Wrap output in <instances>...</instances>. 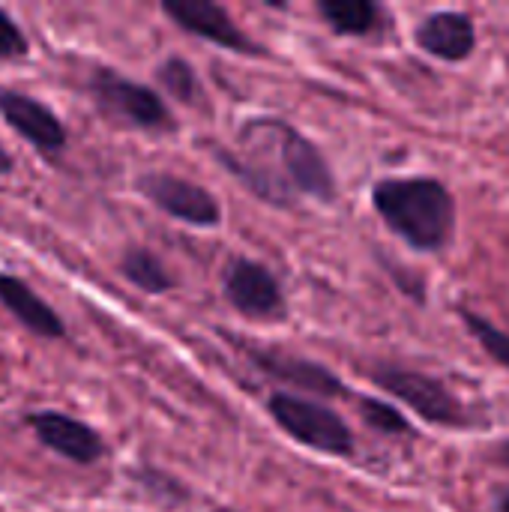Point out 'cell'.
<instances>
[{"label":"cell","mask_w":509,"mask_h":512,"mask_svg":"<svg viewBox=\"0 0 509 512\" xmlns=\"http://www.w3.org/2000/svg\"><path fill=\"white\" fill-rule=\"evenodd\" d=\"M237 141L240 156L282 180L294 195H306L321 204L336 201L339 186L327 156L285 117H249L237 132Z\"/></svg>","instance_id":"6da1fadb"},{"label":"cell","mask_w":509,"mask_h":512,"mask_svg":"<svg viewBox=\"0 0 509 512\" xmlns=\"http://www.w3.org/2000/svg\"><path fill=\"white\" fill-rule=\"evenodd\" d=\"M213 156H216V162H222L225 171H228L231 177H237L255 198L267 201L270 207H282V210L294 207V192H291L282 180H276L273 174H267L261 165H255V162H249L246 156H240V153H234V150H225V147H216Z\"/></svg>","instance_id":"5bb4252c"},{"label":"cell","mask_w":509,"mask_h":512,"mask_svg":"<svg viewBox=\"0 0 509 512\" xmlns=\"http://www.w3.org/2000/svg\"><path fill=\"white\" fill-rule=\"evenodd\" d=\"M120 276L138 288L141 294H150V297H162V294H171L177 279L171 276V270L165 267V261L147 249V246H126L123 255H120V264H117Z\"/></svg>","instance_id":"9a60e30c"},{"label":"cell","mask_w":509,"mask_h":512,"mask_svg":"<svg viewBox=\"0 0 509 512\" xmlns=\"http://www.w3.org/2000/svg\"><path fill=\"white\" fill-rule=\"evenodd\" d=\"M372 207L414 252H441L453 240L456 201L435 177H384L372 186Z\"/></svg>","instance_id":"7a4b0ae2"},{"label":"cell","mask_w":509,"mask_h":512,"mask_svg":"<svg viewBox=\"0 0 509 512\" xmlns=\"http://www.w3.org/2000/svg\"><path fill=\"white\" fill-rule=\"evenodd\" d=\"M0 117L42 159H57L69 147V129L63 117L48 102H42L27 90L0 84Z\"/></svg>","instance_id":"52a82bcc"},{"label":"cell","mask_w":509,"mask_h":512,"mask_svg":"<svg viewBox=\"0 0 509 512\" xmlns=\"http://www.w3.org/2000/svg\"><path fill=\"white\" fill-rule=\"evenodd\" d=\"M372 384H378L387 396L408 405L420 420L444 429H462L471 423L468 405L435 375L420 369H408L399 363H375L369 366Z\"/></svg>","instance_id":"277c9868"},{"label":"cell","mask_w":509,"mask_h":512,"mask_svg":"<svg viewBox=\"0 0 509 512\" xmlns=\"http://www.w3.org/2000/svg\"><path fill=\"white\" fill-rule=\"evenodd\" d=\"M87 96L93 108L114 126L150 135L177 132V120L162 93L123 75L114 66H93L87 75Z\"/></svg>","instance_id":"3957f363"},{"label":"cell","mask_w":509,"mask_h":512,"mask_svg":"<svg viewBox=\"0 0 509 512\" xmlns=\"http://www.w3.org/2000/svg\"><path fill=\"white\" fill-rule=\"evenodd\" d=\"M222 294L225 300L252 321H285V294L273 270L255 258H234L222 273Z\"/></svg>","instance_id":"9c48e42d"},{"label":"cell","mask_w":509,"mask_h":512,"mask_svg":"<svg viewBox=\"0 0 509 512\" xmlns=\"http://www.w3.org/2000/svg\"><path fill=\"white\" fill-rule=\"evenodd\" d=\"M24 426L30 429V435L36 438L39 447H45L48 453H54L78 468H90L108 456L105 438L90 423H84L72 414L45 408V411L27 414Z\"/></svg>","instance_id":"30bf717a"},{"label":"cell","mask_w":509,"mask_h":512,"mask_svg":"<svg viewBox=\"0 0 509 512\" xmlns=\"http://www.w3.org/2000/svg\"><path fill=\"white\" fill-rule=\"evenodd\" d=\"M0 306L36 339L45 342H63L69 336L66 321L54 312L48 300H42L30 282H24L15 273H0Z\"/></svg>","instance_id":"4fadbf2b"},{"label":"cell","mask_w":509,"mask_h":512,"mask_svg":"<svg viewBox=\"0 0 509 512\" xmlns=\"http://www.w3.org/2000/svg\"><path fill=\"white\" fill-rule=\"evenodd\" d=\"M414 42L420 51H426L435 60L462 63L477 51V24L468 12L459 9L429 12L414 27Z\"/></svg>","instance_id":"7c38bea8"},{"label":"cell","mask_w":509,"mask_h":512,"mask_svg":"<svg viewBox=\"0 0 509 512\" xmlns=\"http://www.w3.org/2000/svg\"><path fill=\"white\" fill-rule=\"evenodd\" d=\"M360 417H363V423H366L372 432H378V435H390V438H408V435H411L408 417H405L399 408H393L390 402H384V399L363 396V399H360Z\"/></svg>","instance_id":"d6986e66"},{"label":"cell","mask_w":509,"mask_h":512,"mask_svg":"<svg viewBox=\"0 0 509 512\" xmlns=\"http://www.w3.org/2000/svg\"><path fill=\"white\" fill-rule=\"evenodd\" d=\"M132 483L141 486L150 498L165 501V504H177V501H183V498L189 495V492L180 486L177 477H171V474H165V471H156V468H138V471H132Z\"/></svg>","instance_id":"ffe728a7"},{"label":"cell","mask_w":509,"mask_h":512,"mask_svg":"<svg viewBox=\"0 0 509 512\" xmlns=\"http://www.w3.org/2000/svg\"><path fill=\"white\" fill-rule=\"evenodd\" d=\"M267 414L273 423L300 447H309L324 456L348 459L357 450L351 426L327 405L303 399L297 393H270Z\"/></svg>","instance_id":"5b68a950"},{"label":"cell","mask_w":509,"mask_h":512,"mask_svg":"<svg viewBox=\"0 0 509 512\" xmlns=\"http://www.w3.org/2000/svg\"><path fill=\"white\" fill-rule=\"evenodd\" d=\"M249 363L255 369H261L264 375L282 381V384H291L297 390H306L312 396H321V399H342L348 396V387L339 375H333L327 366L315 363V360H306V357H297V354H285V351H273V348H249Z\"/></svg>","instance_id":"8fae6325"},{"label":"cell","mask_w":509,"mask_h":512,"mask_svg":"<svg viewBox=\"0 0 509 512\" xmlns=\"http://www.w3.org/2000/svg\"><path fill=\"white\" fill-rule=\"evenodd\" d=\"M213 512H237V510H231V507H216Z\"/></svg>","instance_id":"d4e9b609"},{"label":"cell","mask_w":509,"mask_h":512,"mask_svg":"<svg viewBox=\"0 0 509 512\" xmlns=\"http://www.w3.org/2000/svg\"><path fill=\"white\" fill-rule=\"evenodd\" d=\"M162 15L177 24L183 33L204 39L210 45H219L225 51L234 54H246V57H264L267 48L261 42H255L249 33L240 30V24L231 18V12L222 3L213 0H162L159 3Z\"/></svg>","instance_id":"ba28073f"},{"label":"cell","mask_w":509,"mask_h":512,"mask_svg":"<svg viewBox=\"0 0 509 512\" xmlns=\"http://www.w3.org/2000/svg\"><path fill=\"white\" fill-rule=\"evenodd\" d=\"M459 318H462V324L468 327V333L483 345V351L498 363V366H504L509 372V333L507 330H501V327H495L489 318H483V315H477V312H471L468 306H459Z\"/></svg>","instance_id":"ac0fdd59"},{"label":"cell","mask_w":509,"mask_h":512,"mask_svg":"<svg viewBox=\"0 0 509 512\" xmlns=\"http://www.w3.org/2000/svg\"><path fill=\"white\" fill-rule=\"evenodd\" d=\"M135 192L174 222H183L192 228H219L222 225L219 198L207 186L192 183L180 174L144 171L135 177Z\"/></svg>","instance_id":"8992f818"},{"label":"cell","mask_w":509,"mask_h":512,"mask_svg":"<svg viewBox=\"0 0 509 512\" xmlns=\"http://www.w3.org/2000/svg\"><path fill=\"white\" fill-rule=\"evenodd\" d=\"M30 54V39L24 33V27L18 24V18L0 6V63H12V60H24Z\"/></svg>","instance_id":"44dd1931"},{"label":"cell","mask_w":509,"mask_h":512,"mask_svg":"<svg viewBox=\"0 0 509 512\" xmlns=\"http://www.w3.org/2000/svg\"><path fill=\"white\" fill-rule=\"evenodd\" d=\"M495 510L509 512V489H507V492H501V495H498V504H495Z\"/></svg>","instance_id":"cb8c5ba5"},{"label":"cell","mask_w":509,"mask_h":512,"mask_svg":"<svg viewBox=\"0 0 509 512\" xmlns=\"http://www.w3.org/2000/svg\"><path fill=\"white\" fill-rule=\"evenodd\" d=\"M15 171V159H12V153L0 144V177H9Z\"/></svg>","instance_id":"7402d4cb"},{"label":"cell","mask_w":509,"mask_h":512,"mask_svg":"<svg viewBox=\"0 0 509 512\" xmlns=\"http://www.w3.org/2000/svg\"><path fill=\"white\" fill-rule=\"evenodd\" d=\"M153 78H156L159 90H162L165 96H171L174 102H180V105H186V108L204 105V84H201L195 66H192L186 57H180V54L165 57V60L156 66Z\"/></svg>","instance_id":"e0dca14e"},{"label":"cell","mask_w":509,"mask_h":512,"mask_svg":"<svg viewBox=\"0 0 509 512\" xmlns=\"http://www.w3.org/2000/svg\"><path fill=\"white\" fill-rule=\"evenodd\" d=\"M315 12L336 36H369L381 24V6L372 0H318Z\"/></svg>","instance_id":"2e32d148"},{"label":"cell","mask_w":509,"mask_h":512,"mask_svg":"<svg viewBox=\"0 0 509 512\" xmlns=\"http://www.w3.org/2000/svg\"><path fill=\"white\" fill-rule=\"evenodd\" d=\"M495 453H498V462H501V465H507V468H509V441L498 444V450H495Z\"/></svg>","instance_id":"603a6c76"}]
</instances>
